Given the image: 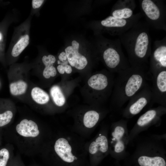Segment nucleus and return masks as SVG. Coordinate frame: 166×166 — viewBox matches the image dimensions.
Listing matches in <instances>:
<instances>
[{
  "label": "nucleus",
  "instance_id": "obj_12",
  "mask_svg": "<svg viewBox=\"0 0 166 166\" xmlns=\"http://www.w3.org/2000/svg\"><path fill=\"white\" fill-rule=\"evenodd\" d=\"M88 85L92 89L101 90L105 89L108 84V78L105 75L97 73L92 76L88 80Z\"/></svg>",
  "mask_w": 166,
  "mask_h": 166
},
{
  "label": "nucleus",
  "instance_id": "obj_25",
  "mask_svg": "<svg viewBox=\"0 0 166 166\" xmlns=\"http://www.w3.org/2000/svg\"><path fill=\"white\" fill-rule=\"evenodd\" d=\"M89 151L92 154H96L98 151L103 153L101 147L95 141H93L90 144L89 147Z\"/></svg>",
  "mask_w": 166,
  "mask_h": 166
},
{
  "label": "nucleus",
  "instance_id": "obj_22",
  "mask_svg": "<svg viewBox=\"0 0 166 166\" xmlns=\"http://www.w3.org/2000/svg\"><path fill=\"white\" fill-rule=\"evenodd\" d=\"M53 64H49L45 65L43 75L46 78H49L50 77H54L57 74V71L55 68L53 66Z\"/></svg>",
  "mask_w": 166,
  "mask_h": 166
},
{
  "label": "nucleus",
  "instance_id": "obj_23",
  "mask_svg": "<svg viewBox=\"0 0 166 166\" xmlns=\"http://www.w3.org/2000/svg\"><path fill=\"white\" fill-rule=\"evenodd\" d=\"M13 114L10 111H7L3 113L0 114V127L5 126L11 121Z\"/></svg>",
  "mask_w": 166,
  "mask_h": 166
},
{
  "label": "nucleus",
  "instance_id": "obj_7",
  "mask_svg": "<svg viewBox=\"0 0 166 166\" xmlns=\"http://www.w3.org/2000/svg\"><path fill=\"white\" fill-rule=\"evenodd\" d=\"M136 4L133 0H119L114 5L111 11V15L120 19H128L132 17Z\"/></svg>",
  "mask_w": 166,
  "mask_h": 166
},
{
  "label": "nucleus",
  "instance_id": "obj_16",
  "mask_svg": "<svg viewBox=\"0 0 166 166\" xmlns=\"http://www.w3.org/2000/svg\"><path fill=\"white\" fill-rule=\"evenodd\" d=\"M29 36L28 34L21 38L14 46L11 52L12 55L18 56L29 44Z\"/></svg>",
  "mask_w": 166,
  "mask_h": 166
},
{
  "label": "nucleus",
  "instance_id": "obj_10",
  "mask_svg": "<svg viewBox=\"0 0 166 166\" xmlns=\"http://www.w3.org/2000/svg\"><path fill=\"white\" fill-rule=\"evenodd\" d=\"M139 73L132 74L128 80L124 89L127 97L133 96L140 89L143 83V78Z\"/></svg>",
  "mask_w": 166,
  "mask_h": 166
},
{
  "label": "nucleus",
  "instance_id": "obj_13",
  "mask_svg": "<svg viewBox=\"0 0 166 166\" xmlns=\"http://www.w3.org/2000/svg\"><path fill=\"white\" fill-rule=\"evenodd\" d=\"M138 161L141 166H166L164 159L158 156L150 157L142 156L139 158Z\"/></svg>",
  "mask_w": 166,
  "mask_h": 166
},
{
  "label": "nucleus",
  "instance_id": "obj_11",
  "mask_svg": "<svg viewBox=\"0 0 166 166\" xmlns=\"http://www.w3.org/2000/svg\"><path fill=\"white\" fill-rule=\"evenodd\" d=\"M125 132L124 127L119 125L115 128L112 133V140L114 144V150L116 153H121L124 149V139Z\"/></svg>",
  "mask_w": 166,
  "mask_h": 166
},
{
  "label": "nucleus",
  "instance_id": "obj_26",
  "mask_svg": "<svg viewBox=\"0 0 166 166\" xmlns=\"http://www.w3.org/2000/svg\"><path fill=\"white\" fill-rule=\"evenodd\" d=\"M42 61L45 65L49 64H53L56 61L55 57L52 55H49L47 56L45 55L42 59Z\"/></svg>",
  "mask_w": 166,
  "mask_h": 166
},
{
  "label": "nucleus",
  "instance_id": "obj_9",
  "mask_svg": "<svg viewBox=\"0 0 166 166\" xmlns=\"http://www.w3.org/2000/svg\"><path fill=\"white\" fill-rule=\"evenodd\" d=\"M17 132L20 135L25 137H35L39 134L37 124L31 120H22L16 126Z\"/></svg>",
  "mask_w": 166,
  "mask_h": 166
},
{
  "label": "nucleus",
  "instance_id": "obj_5",
  "mask_svg": "<svg viewBox=\"0 0 166 166\" xmlns=\"http://www.w3.org/2000/svg\"><path fill=\"white\" fill-rule=\"evenodd\" d=\"M150 57V67L152 70L158 72L166 69V36L160 40L155 41Z\"/></svg>",
  "mask_w": 166,
  "mask_h": 166
},
{
  "label": "nucleus",
  "instance_id": "obj_29",
  "mask_svg": "<svg viewBox=\"0 0 166 166\" xmlns=\"http://www.w3.org/2000/svg\"><path fill=\"white\" fill-rule=\"evenodd\" d=\"M64 66L65 72L67 74H70L71 73L72 69L71 66L68 64H66Z\"/></svg>",
  "mask_w": 166,
  "mask_h": 166
},
{
  "label": "nucleus",
  "instance_id": "obj_30",
  "mask_svg": "<svg viewBox=\"0 0 166 166\" xmlns=\"http://www.w3.org/2000/svg\"><path fill=\"white\" fill-rule=\"evenodd\" d=\"M57 70L59 73L63 74L65 73L64 66L62 65H58L57 67Z\"/></svg>",
  "mask_w": 166,
  "mask_h": 166
},
{
  "label": "nucleus",
  "instance_id": "obj_3",
  "mask_svg": "<svg viewBox=\"0 0 166 166\" xmlns=\"http://www.w3.org/2000/svg\"><path fill=\"white\" fill-rule=\"evenodd\" d=\"M140 9L146 22L157 30L166 31V6L161 0H140Z\"/></svg>",
  "mask_w": 166,
  "mask_h": 166
},
{
  "label": "nucleus",
  "instance_id": "obj_21",
  "mask_svg": "<svg viewBox=\"0 0 166 166\" xmlns=\"http://www.w3.org/2000/svg\"><path fill=\"white\" fill-rule=\"evenodd\" d=\"M156 77V85L157 89L161 93L166 92V69L158 72Z\"/></svg>",
  "mask_w": 166,
  "mask_h": 166
},
{
  "label": "nucleus",
  "instance_id": "obj_2",
  "mask_svg": "<svg viewBox=\"0 0 166 166\" xmlns=\"http://www.w3.org/2000/svg\"><path fill=\"white\" fill-rule=\"evenodd\" d=\"M100 38L97 42V48L101 53L106 66L117 70H124L128 68V61L122 51L119 38L112 40Z\"/></svg>",
  "mask_w": 166,
  "mask_h": 166
},
{
  "label": "nucleus",
  "instance_id": "obj_19",
  "mask_svg": "<svg viewBox=\"0 0 166 166\" xmlns=\"http://www.w3.org/2000/svg\"><path fill=\"white\" fill-rule=\"evenodd\" d=\"M148 103L147 99L144 97L139 98L130 106L129 111L132 115H136L140 113Z\"/></svg>",
  "mask_w": 166,
  "mask_h": 166
},
{
  "label": "nucleus",
  "instance_id": "obj_14",
  "mask_svg": "<svg viewBox=\"0 0 166 166\" xmlns=\"http://www.w3.org/2000/svg\"><path fill=\"white\" fill-rule=\"evenodd\" d=\"M31 95L33 100L40 104H44L49 101L48 94L44 90L38 87L33 88L31 92Z\"/></svg>",
  "mask_w": 166,
  "mask_h": 166
},
{
  "label": "nucleus",
  "instance_id": "obj_17",
  "mask_svg": "<svg viewBox=\"0 0 166 166\" xmlns=\"http://www.w3.org/2000/svg\"><path fill=\"white\" fill-rule=\"evenodd\" d=\"M99 118V115L97 112L90 110L85 113L83 117V123L87 128H92L97 124Z\"/></svg>",
  "mask_w": 166,
  "mask_h": 166
},
{
  "label": "nucleus",
  "instance_id": "obj_6",
  "mask_svg": "<svg viewBox=\"0 0 166 166\" xmlns=\"http://www.w3.org/2000/svg\"><path fill=\"white\" fill-rule=\"evenodd\" d=\"M79 45L77 42L73 40L71 45L66 47L65 52L70 65L78 69L81 70L87 65L88 61L85 56L79 53Z\"/></svg>",
  "mask_w": 166,
  "mask_h": 166
},
{
  "label": "nucleus",
  "instance_id": "obj_20",
  "mask_svg": "<svg viewBox=\"0 0 166 166\" xmlns=\"http://www.w3.org/2000/svg\"><path fill=\"white\" fill-rule=\"evenodd\" d=\"M156 114V111L154 110L147 111L139 118L137 122V124L141 127L145 126L155 118Z\"/></svg>",
  "mask_w": 166,
  "mask_h": 166
},
{
  "label": "nucleus",
  "instance_id": "obj_1",
  "mask_svg": "<svg viewBox=\"0 0 166 166\" xmlns=\"http://www.w3.org/2000/svg\"><path fill=\"white\" fill-rule=\"evenodd\" d=\"M150 27L146 21L140 20L131 28L118 36L132 67H143L150 57L152 48Z\"/></svg>",
  "mask_w": 166,
  "mask_h": 166
},
{
  "label": "nucleus",
  "instance_id": "obj_18",
  "mask_svg": "<svg viewBox=\"0 0 166 166\" xmlns=\"http://www.w3.org/2000/svg\"><path fill=\"white\" fill-rule=\"evenodd\" d=\"M27 87V83L23 81H19L11 83L10 85L11 93L14 96L21 95L26 92Z\"/></svg>",
  "mask_w": 166,
  "mask_h": 166
},
{
  "label": "nucleus",
  "instance_id": "obj_27",
  "mask_svg": "<svg viewBox=\"0 0 166 166\" xmlns=\"http://www.w3.org/2000/svg\"><path fill=\"white\" fill-rule=\"evenodd\" d=\"M44 0H33L32 1V6L34 9H37L40 7Z\"/></svg>",
  "mask_w": 166,
  "mask_h": 166
},
{
  "label": "nucleus",
  "instance_id": "obj_31",
  "mask_svg": "<svg viewBox=\"0 0 166 166\" xmlns=\"http://www.w3.org/2000/svg\"><path fill=\"white\" fill-rule=\"evenodd\" d=\"M2 34L0 32V41L2 39Z\"/></svg>",
  "mask_w": 166,
  "mask_h": 166
},
{
  "label": "nucleus",
  "instance_id": "obj_8",
  "mask_svg": "<svg viewBox=\"0 0 166 166\" xmlns=\"http://www.w3.org/2000/svg\"><path fill=\"white\" fill-rule=\"evenodd\" d=\"M54 148L58 156L65 162L71 163L77 159L72 153L71 147L68 141L64 138H61L56 141Z\"/></svg>",
  "mask_w": 166,
  "mask_h": 166
},
{
  "label": "nucleus",
  "instance_id": "obj_28",
  "mask_svg": "<svg viewBox=\"0 0 166 166\" xmlns=\"http://www.w3.org/2000/svg\"><path fill=\"white\" fill-rule=\"evenodd\" d=\"M58 57L59 60L61 62L69 63L65 52H62L60 53L58 56Z\"/></svg>",
  "mask_w": 166,
  "mask_h": 166
},
{
  "label": "nucleus",
  "instance_id": "obj_24",
  "mask_svg": "<svg viewBox=\"0 0 166 166\" xmlns=\"http://www.w3.org/2000/svg\"><path fill=\"white\" fill-rule=\"evenodd\" d=\"M8 150L5 148L0 150V166H6L9 158Z\"/></svg>",
  "mask_w": 166,
  "mask_h": 166
},
{
  "label": "nucleus",
  "instance_id": "obj_15",
  "mask_svg": "<svg viewBox=\"0 0 166 166\" xmlns=\"http://www.w3.org/2000/svg\"><path fill=\"white\" fill-rule=\"evenodd\" d=\"M50 94L53 100L57 106H61L65 102V97L59 86L54 85L51 88Z\"/></svg>",
  "mask_w": 166,
  "mask_h": 166
},
{
  "label": "nucleus",
  "instance_id": "obj_4",
  "mask_svg": "<svg viewBox=\"0 0 166 166\" xmlns=\"http://www.w3.org/2000/svg\"><path fill=\"white\" fill-rule=\"evenodd\" d=\"M142 16L141 12L135 14L132 17L128 19H118L111 15L100 22L98 26L99 29L112 35L119 36L131 28Z\"/></svg>",
  "mask_w": 166,
  "mask_h": 166
}]
</instances>
